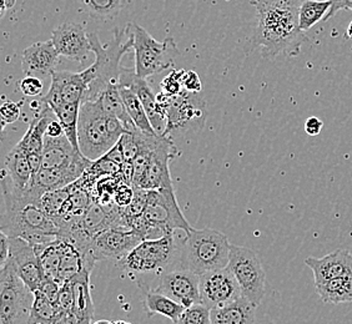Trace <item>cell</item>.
Masks as SVG:
<instances>
[{
	"label": "cell",
	"instance_id": "1",
	"mask_svg": "<svg viewBox=\"0 0 352 324\" xmlns=\"http://www.w3.org/2000/svg\"><path fill=\"white\" fill-rule=\"evenodd\" d=\"M256 9L258 24L245 45L246 54L256 49L267 60L281 55L298 56L309 41L298 23V5L292 0H250Z\"/></svg>",
	"mask_w": 352,
	"mask_h": 324
},
{
	"label": "cell",
	"instance_id": "2",
	"mask_svg": "<svg viewBox=\"0 0 352 324\" xmlns=\"http://www.w3.org/2000/svg\"><path fill=\"white\" fill-rule=\"evenodd\" d=\"M4 213L0 230L9 238H23L36 246L59 238V227L41 205V197L30 189L14 187L9 176L1 181Z\"/></svg>",
	"mask_w": 352,
	"mask_h": 324
},
{
	"label": "cell",
	"instance_id": "3",
	"mask_svg": "<svg viewBox=\"0 0 352 324\" xmlns=\"http://www.w3.org/2000/svg\"><path fill=\"white\" fill-rule=\"evenodd\" d=\"M125 132L122 121L108 113L99 99L82 102L78 137L80 151L88 160L96 161L107 155Z\"/></svg>",
	"mask_w": 352,
	"mask_h": 324
},
{
	"label": "cell",
	"instance_id": "4",
	"mask_svg": "<svg viewBox=\"0 0 352 324\" xmlns=\"http://www.w3.org/2000/svg\"><path fill=\"white\" fill-rule=\"evenodd\" d=\"M231 243L225 233L212 229L194 230L180 241L179 264L185 270L203 276L208 272L223 270L230 261Z\"/></svg>",
	"mask_w": 352,
	"mask_h": 324
},
{
	"label": "cell",
	"instance_id": "5",
	"mask_svg": "<svg viewBox=\"0 0 352 324\" xmlns=\"http://www.w3.org/2000/svg\"><path fill=\"white\" fill-rule=\"evenodd\" d=\"M131 230L138 232L142 240H155L160 237L184 231L189 233L194 230L176 200L175 191L159 189L148 191V201L142 216L131 221Z\"/></svg>",
	"mask_w": 352,
	"mask_h": 324
},
{
	"label": "cell",
	"instance_id": "6",
	"mask_svg": "<svg viewBox=\"0 0 352 324\" xmlns=\"http://www.w3.org/2000/svg\"><path fill=\"white\" fill-rule=\"evenodd\" d=\"M180 244L175 233L155 240H144L116 264V267L140 284L142 277H160L179 264Z\"/></svg>",
	"mask_w": 352,
	"mask_h": 324
},
{
	"label": "cell",
	"instance_id": "7",
	"mask_svg": "<svg viewBox=\"0 0 352 324\" xmlns=\"http://www.w3.org/2000/svg\"><path fill=\"white\" fill-rule=\"evenodd\" d=\"M89 39L91 51L95 54L94 64L90 67L94 81L89 88L85 100H96L107 89L120 85L122 56L133 49V40L126 35L125 29H116L114 36L107 47L102 45L96 33H90Z\"/></svg>",
	"mask_w": 352,
	"mask_h": 324
},
{
	"label": "cell",
	"instance_id": "8",
	"mask_svg": "<svg viewBox=\"0 0 352 324\" xmlns=\"http://www.w3.org/2000/svg\"><path fill=\"white\" fill-rule=\"evenodd\" d=\"M125 32L133 40L135 71L140 78L146 79L174 67V59L179 55V50L171 36L157 41L136 23H128Z\"/></svg>",
	"mask_w": 352,
	"mask_h": 324
},
{
	"label": "cell",
	"instance_id": "9",
	"mask_svg": "<svg viewBox=\"0 0 352 324\" xmlns=\"http://www.w3.org/2000/svg\"><path fill=\"white\" fill-rule=\"evenodd\" d=\"M35 293L8 261L0 273V324H29Z\"/></svg>",
	"mask_w": 352,
	"mask_h": 324
},
{
	"label": "cell",
	"instance_id": "10",
	"mask_svg": "<svg viewBox=\"0 0 352 324\" xmlns=\"http://www.w3.org/2000/svg\"><path fill=\"white\" fill-rule=\"evenodd\" d=\"M228 268L236 279L241 296L258 307L264 299L266 273L258 255L248 247L231 244Z\"/></svg>",
	"mask_w": 352,
	"mask_h": 324
},
{
	"label": "cell",
	"instance_id": "11",
	"mask_svg": "<svg viewBox=\"0 0 352 324\" xmlns=\"http://www.w3.org/2000/svg\"><path fill=\"white\" fill-rule=\"evenodd\" d=\"M157 102L166 114V128L162 136L169 137L170 134L174 132L203 128L206 111L205 102L200 94L188 93L186 90L176 96L162 93L157 95Z\"/></svg>",
	"mask_w": 352,
	"mask_h": 324
},
{
	"label": "cell",
	"instance_id": "12",
	"mask_svg": "<svg viewBox=\"0 0 352 324\" xmlns=\"http://www.w3.org/2000/svg\"><path fill=\"white\" fill-rule=\"evenodd\" d=\"M93 81L94 74L90 67L80 73L55 70L52 74L49 91L41 97V102L47 104V106L58 104L82 105Z\"/></svg>",
	"mask_w": 352,
	"mask_h": 324
},
{
	"label": "cell",
	"instance_id": "13",
	"mask_svg": "<svg viewBox=\"0 0 352 324\" xmlns=\"http://www.w3.org/2000/svg\"><path fill=\"white\" fill-rule=\"evenodd\" d=\"M154 290L171 298L185 308L201 303L200 276L180 266L165 270L159 277V282Z\"/></svg>",
	"mask_w": 352,
	"mask_h": 324
},
{
	"label": "cell",
	"instance_id": "14",
	"mask_svg": "<svg viewBox=\"0 0 352 324\" xmlns=\"http://www.w3.org/2000/svg\"><path fill=\"white\" fill-rule=\"evenodd\" d=\"M142 241V237L135 231L108 229L91 240L90 251L96 261L111 259L118 264Z\"/></svg>",
	"mask_w": 352,
	"mask_h": 324
},
{
	"label": "cell",
	"instance_id": "15",
	"mask_svg": "<svg viewBox=\"0 0 352 324\" xmlns=\"http://www.w3.org/2000/svg\"><path fill=\"white\" fill-rule=\"evenodd\" d=\"M241 297V290L231 270H212L200 276V298L201 304L214 310L223 304L230 303Z\"/></svg>",
	"mask_w": 352,
	"mask_h": 324
},
{
	"label": "cell",
	"instance_id": "16",
	"mask_svg": "<svg viewBox=\"0 0 352 324\" xmlns=\"http://www.w3.org/2000/svg\"><path fill=\"white\" fill-rule=\"evenodd\" d=\"M9 262L13 264L16 275L33 292L41 290L45 281L41 262L34 246L23 238H9Z\"/></svg>",
	"mask_w": 352,
	"mask_h": 324
},
{
	"label": "cell",
	"instance_id": "17",
	"mask_svg": "<svg viewBox=\"0 0 352 324\" xmlns=\"http://www.w3.org/2000/svg\"><path fill=\"white\" fill-rule=\"evenodd\" d=\"M119 84V86L130 89L135 93L148 114L151 126L159 135H163L166 128V114L146 80L136 74L135 70L122 68Z\"/></svg>",
	"mask_w": 352,
	"mask_h": 324
},
{
	"label": "cell",
	"instance_id": "18",
	"mask_svg": "<svg viewBox=\"0 0 352 324\" xmlns=\"http://www.w3.org/2000/svg\"><path fill=\"white\" fill-rule=\"evenodd\" d=\"M177 155L179 150L176 149L174 142L171 141L170 137L165 136L162 145L153 152L149 166L138 189L145 191L174 189L169 163Z\"/></svg>",
	"mask_w": 352,
	"mask_h": 324
},
{
	"label": "cell",
	"instance_id": "19",
	"mask_svg": "<svg viewBox=\"0 0 352 324\" xmlns=\"http://www.w3.org/2000/svg\"><path fill=\"white\" fill-rule=\"evenodd\" d=\"M91 162L93 161L84 157L82 160L73 162L64 167L41 169L33 176L29 187L39 197H43L47 192H52L55 189H64L82 178V176L85 174Z\"/></svg>",
	"mask_w": 352,
	"mask_h": 324
},
{
	"label": "cell",
	"instance_id": "20",
	"mask_svg": "<svg viewBox=\"0 0 352 324\" xmlns=\"http://www.w3.org/2000/svg\"><path fill=\"white\" fill-rule=\"evenodd\" d=\"M52 41L59 55L79 62L87 60L91 51L89 34L84 25L79 23L60 24L53 32Z\"/></svg>",
	"mask_w": 352,
	"mask_h": 324
},
{
	"label": "cell",
	"instance_id": "21",
	"mask_svg": "<svg viewBox=\"0 0 352 324\" xmlns=\"http://www.w3.org/2000/svg\"><path fill=\"white\" fill-rule=\"evenodd\" d=\"M59 56L53 41L35 43L23 51L21 70L27 76L45 78L54 73Z\"/></svg>",
	"mask_w": 352,
	"mask_h": 324
},
{
	"label": "cell",
	"instance_id": "22",
	"mask_svg": "<svg viewBox=\"0 0 352 324\" xmlns=\"http://www.w3.org/2000/svg\"><path fill=\"white\" fill-rule=\"evenodd\" d=\"M306 266L312 270L315 284L332 278L352 277V253L350 251H333L331 253L315 258H306Z\"/></svg>",
	"mask_w": 352,
	"mask_h": 324
},
{
	"label": "cell",
	"instance_id": "23",
	"mask_svg": "<svg viewBox=\"0 0 352 324\" xmlns=\"http://www.w3.org/2000/svg\"><path fill=\"white\" fill-rule=\"evenodd\" d=\"M84 157L85 156L82 155L80 151L75 149L72 142L69 141L65 134L59 137H50L45 135L41 169L64 167L73 162L82 160Z\"/></svg>",
	"mask_w": 352,
	"mask_h": 324
},
{
	"label": "cell",
	"instance_id": "24",
	"mask_svg": "<svg viewBox=\"0 0 352 324\" xmlns=\"http://www.w3.org/2000/svg\"><path fill=\"white\" fill-rule=\"evenodd\" d=\"M28 132L21 137L13 149L9 151L6 159V167L7 175L14 187L18 189H29L32 180H33V171L28 159Z\"/></svg>",
	"mask_w": 352,
	"mask_h": 324
},
{
	"label": "cell",
	"instance_id": "25",
	"mask_svg": "<svg viewBox=\"0 0 352 324\" xmlns=\"http://www.w3.org/2000/svg\"><path fill=\"white\" fill-rule=\"evenodd\" d=\"M256 308L246 298H237L230 303L211 310L212 324H255Z\"/></svg>",
	"mask_w": 352,
	"mask_h": 324
},
{
	"label": "cell",
	"instance_id": "26",
	"mask_svg": "<svg viewBox=\"0 0 352 324\" xmlns=\"http://www.w3.org/2000/svg\"><path fill=\"white\" fill-rule=\"evenodd\" d=\"M142 290H144L142 307L145 313L148 314V317L163 316L171 319V322L174 323L185 311V307L182 304L176 303L175 301L156 292L154 288H146Z\"/></svg>",
	"mask_w": 352,
	"mask_h": 324
},
{
	"label": "cell",
	"instance_id": "27",
	"mask_svg": "<svg viewBox=\"0 0 352 324\" xmlns=\"http://www.w3.org/2000/svg\"><path fill=\"white\" fill-rule=\"evenodd\" d=\"M315 288L324 303H352V277L332 278L315 284Z\"/></svg>",
	"mask_w": 352,
	"mask_h": 324
},
{
	"label": "cell",
	"instance_id": "28",
	"mask_svg": "<svg viewBox=\"0 0 352 324\" xmlns=\"http://www.w3.org/2000/svg\"><path fill=\"white\" fill-rule=\"evenodd\" d=\"M335 3L332 0H305L298 5V23L302 32L310 30L318 21L325 19Z\"/></svg>",
	"mask_w": 352,
	"mask_h": 324
},
{
	"label": "cell",
	"instance_id": "29",
	"mask_svg": "<svg viewBox=\"0 0 352 324\" xmlns=\"http://www.w3.org/2000/svg\"><path fill=\"white\" fill-rule=\"evenodd\" d=\"M54 111L56 119L60 122L64 128V132L72 142L75 149L80 151L79 148V137H78V124L80 116V108L82 105H69V104H58L49 106ZM82 152V151H80Z\"/></svg>",
	"mask_w": 352,
	"mask_h": 324
},
{
	"label": "cell",
	"instance_id": "30",
	"mask_svg": "<svg viewBox=\"0 0 352 324\" xmlns=\"http://www.w3.org/2000/svg\"><path fill=\"white\" fill-rule=\"evenodd\" d=\"M35 252L39 258L44 276L49 279L58 281L61 258V240L58 238L53 242L41 243L34 246Z\"/></svg>",
	"mask_w": 352,
	"mask_h": 324
},
{
	"label": "cell",
	"instance_id": "31",
	"mask_svg": "<svg viewBox=\"0 0 352 324\" xmlns=\"http://www.w3.org/2000/svg\"><path fill=\"white\" fill-rule=\"evenodd\" d=\"M120 94H122V102L126 108V111L129 114L130 119L135 124L136 128L140 130L142 132L150 134V135H159L154 128L151 126L148 114L145 108L142 106L139 97L136 96L133 90L124 86H119Z\"/></svg>",
	"mask_w": 352,
	"mask_h": 324
},
{
	"label": "cell",
	"instance_id": "32",
	"mask_svg": "<svg viewBox=\"0 0 352 324\" xmlns=\"http://www.w3.org/2000/svg\"><path fill=\"white\" fill-rule=\"evenodd\" d=\"M87 13L96 21H111L124 8L125 0H80Z\"/></svg>",
	"mask_w": 352,
	"mask_h": 324
},
{
	"label": "cell",
	"instance_id": "33",
	"mask_svg": "<svg viewBox=\"0 0 352 324\" xmlns=\"http://www.w3.org/2000/svg\"><path fill=\"white\" fill-rule=\"evenodd\" d=\"M59 316V308L41 290L35 292L34 305L32 312V324H55Z\"/></svg>",
	"mask_w": 352,
	"mask_h": 324
},
{
	"label": "cell",
	"instance_id": "34",
	"mask_svg": "<svg viewBox=\"0 0 352 324\" xmlns=\"http://www.w3.org/2000/svg\"><path fill=\"white\" fill-rule=\"evenodd\" d=\"M72 192H73V185L67 186L64 189H55L52 192H47L44 196L41 197L43 207L45 209L47 215L52 217L54 221H56L60 216L61 209L64 207L65 202L68 201Z\"/></svg>",
	"mask_w": 352,
	"mask_h": 324
},
{
	"label": "cell",
	"instance_id": "35",
	"mask_svg": "<svg viewBox=\"0 0 352 324\" xmlns=\"http://www.w3.org/2000/svg\"><path fill=\"white\" fill-rule=\"evenodd\" d=\"M173 324H212L211 311L204 304H194L189 308H185L183 314Z\"/></svg>",
	"mask_w": 352,
	"mask_h": 324
},
{
	"label": "cell",
	"instance_id": "36",
	"mask_svg": "<svg viewBox=\"0 0 352 324\" xmlns=\"http://www.w3.org/2000/svg\"><path fill=\"white\" fill-rule=\"evenodd\" d=\"M185 70H174L171 71L162 82V93L170 96H176L183 91L184 76H185Z\"/></svg>",
	"mask_w": 352,
	"mask_h": 324
},
{
	"label": "cell",
	"instance_id": "37",
	"mask_svg": "<svg viewBox=\"0 0 352 324\" xmlns=\"http://www.w3.org/2000/svg\"><path fill=\"white\" fill-rule=\"evenodd\" d=\"M21 105L18 102H4L0 108V117H1L3 128L7 124H13V122L18 121L19 117H21Z\"/></svg>",
	"mask_w": 352,
	"mask_h": 324
},
{
	"label": "cell",
	"instance_id": "38",
	"mask_svg": "<svg viewBox=\"0 0 352 324\" xmlns=\"http://www.w3.org/2000/svg\"><path fill=\"white\" fill-rule=\"evenodd\" d=\"M134 194H135V189L131 185L122 183L118 186L113 200L118 205V207H128L134 198Z\"/></svg>",
	"mask_w": 352,
	"mask_h": 324
},
{
	"label": "cell",
	"instance_id": "39",
	"mask_svg": "<svg viewBox=\"0 0 352 324\" xmlns=\"http://www.w3.org/2000/svg\"><path fill=\"white\" fill-rule=\"evenodd\" d=\"M21 93L28 97H36L43 93V81L34 76H25L19 84Z\"/></svg>",
	"mask_w": 352,
	"mask_h": 324
},
{
	"label": "cell",
	"instance_id": "40",
	"mask_svg": "<svg viewBox=\"0 0 352 324\" xmlns=\"http://www.w3.org/2000/svg\"><path fill=\"white\" fill-rule=\"evenodd\" d=\"M61 286L63 284H59L58 281L54 279H49L45 278V281L43 282L41 287V293L45 294V297L49 298L53 303H58V299H59V294H60Z\"/></svg>",
	"mask_w": 352,
	"mask_h": 324
},
{
	"label": "cell",
	"instance_id": "41",
	"mask_svg": "<svg viewBox=\"0 0 352 324\" xmlns=\"http://www.w3.org/2000/svg\"><path fill=\"white\" fill-rule=\"evenodd\" d=\"M184 90H186L188 93H194V94H200L201 91V80L199 78V75L195 71H186L184 76L183 82Z\"/></svg>",
	"mask_w": 352,
	"mask_h": 324
},
{
	"label": "cell",
	"instance_id": "42",
	"mask_svg": "<svg viewBox=\"0 0 352 324\" xmlns=\"http://www.w3.org/2000/svg\"><path fill=\"white\" fill-rule=\"evenodd\" d=\"M322 128H324V122L315 116L307 119V121L305 122V131L307 135L318 136Z\"/></svg>",
	"mask_w": 352,
	"mask_h": 324
},
{
	"label": "cell",
	"instance_id": "43",
	"mask_svg": "<svg viewBox=\"0 0 352 324\" xmlns=\"http://www.w3.org/2000/svg\"><path fill=\"white\" fill-rule=\"evenodd\" d=\"M0 264H1V268L4 267V264H7L8 259H9V250H10V246H9V237L0 232Z\"/></svg>",
	"mask_w": 352,
	"mask_h": 324
},
{
	"label": "cell",
	"instance_id": "44",
	"mask_svg": "<svg viewBox=\"0 0 352 324\" xmlns=\"http://www.w3.org/2000/svg\"><path fill=\"white\" fill-rule=\"evenodd\" d=\"M104 156H107L110 160L116 161V163H119V165H122V166L125 163V157H124V152H122V143H120V141L118 142L116 146L110 150L107 155Z\"/></svg>",
	"mask_w": 352,
	"mask_h": 324
},
{
	"label": "cell",
	"instance_id": "45",
	"mask_svg": "<svg viewBox=\"0 0 352 324\" xmlns=\"http://www.w3.org/2000/svg\"><path fill=\"white\" fill-rule=\"evenodd\" d=\"M64 128L60 125V122L58 119H54L53 121L49 124L47 128V134L45 135L50 136V137H59V136L64 135Z\"/></svg>",
	"mask_w": 352,
	"mask_h": 324
},
{
	"label": "cell",
	"instance_id": "46",
	"mask_svg": "<svg viewBox=\"0 0 352 324\" xmlns=\"http://www.w3.org/2000/svg\"><path fill=\"white\" fill-rule=\"evenodd\" d=\"M16 0H1V14H4V12L7 9H12L14 7Z\"/></svg>",
	"mask_w": 352,
	"mask_h": 324
},
{
	"label": "cell",
	"instance_id": "47",
	"mask_svg": "<svg viewBox=\"0 0 352 324\" xmlns=\"http://www.w3.org/2000/svg\"><path fill=\"white\" fill-rule=\"evenodd\" d=\"M342 9H349V10H351L352 12V0H349V1H346L345 4L342 5Z\"/></svg>",
	"mask_w": 352,
	"mask_h": 324
},
{
	"label": "cell",
	"instance_id": "48",
	"mask_svg": "<svg viewBox=\"0 0 352 324\" xmlns=\"http://www.w3.org/2000/svg\"><path fill=\"white\" fill-rule=\"evenodd\" d=\"M347 36H349L350 39H352V21L350 23L349 27H347Z\"/></svg>",
	"mask_w": 352,
	"mask_h": 324
},
{
	"label": "cell",
	"instance_id": "49",
	"mask_svg": "<svg viewBox=\"0 0 352 324\" xmlns=\"http://www.w3.org/2000/svg\"><path fill=\"white\" fill-rule=\"evenodd\" d=\"M93 324H114V322H110V321H99V322H95Z\"/></svg>",
	"mask_w": 352,
	"mask_h": 324
},
{
	"label": "cell",
	"instance_id": "50",
	"mask_svg": "<svg viewBox=\"0 0 352 324\" xmlns=\"http://www.w3.org/2000/svg\"><path fill=\"white\" fill-rule=\"evenodd\" d=\"M114 324H126V322L125 321H116Z\"/></svg>",
	"mask_w": 352,
	"mask_h": 324
},
{
	"label": "cell",
	"instance_id": "51",
	"mask_svg": "<svg viewBox=\"0 0 352 324\" xmlns=\"http://www.w3.org/2000/svg\"><path fill=\"white\" fill-rule=\"evenodd\" d=\"M126 324H131V323H129V322H126Z\"/></svg>",
	"mask_w": 352,
	"mask_h": 324
},
{
	"label": "cell",
	"instance_id": "52",
	"mask_svg": "<svg viewBox=\"0 0 352 324\" xmlns=\"http://www.w3.org/2000/svg\"><path fill=\"white\" fill-rule=\"evenodd\" d=\"M29 324H32V323H29Z\"/></svg>",
	"mask_w": 352,
	"mask_h": 324
}]
</instances>
